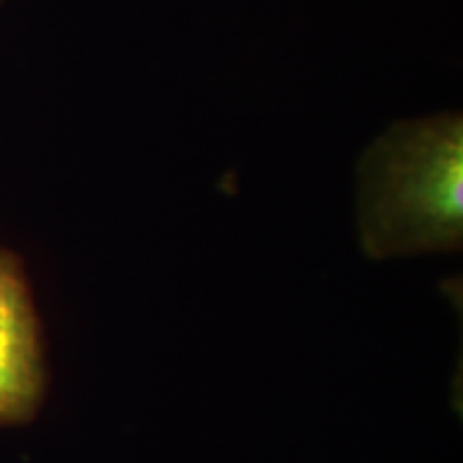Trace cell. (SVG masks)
<instances>
[{
    "mask_svg": "<svg viewBox=\"0 0 463 463\" xmlns=\"http://www.w3.org/2000/svg\"><path fill=\"white\" fill-rule=\"evenodd\" d=\"M358 239L372 260L447 253L463 239L459 116L397 123L358 165Z\"/></svg>",
    "mask_w": 463,
    "mask_h": 463,
    "instance_id": "obj_1",
    "label": "cell"
},
{
    "mask_svg": "<svg viewBox=\"0 0 463 463\" xmlns=\"http://www.w3.org/2000/svg\"><path fill=\"white\" fill-rule=\"evenodd\" d=\"M48 391L37 307L20 258L0 249V427L31 422Z\"/></svg>",
    "mask_w": 463,
    "mask_h": 463,
    "instance_id": "obj_2",
    "label": "cell"
}]
</instances>
